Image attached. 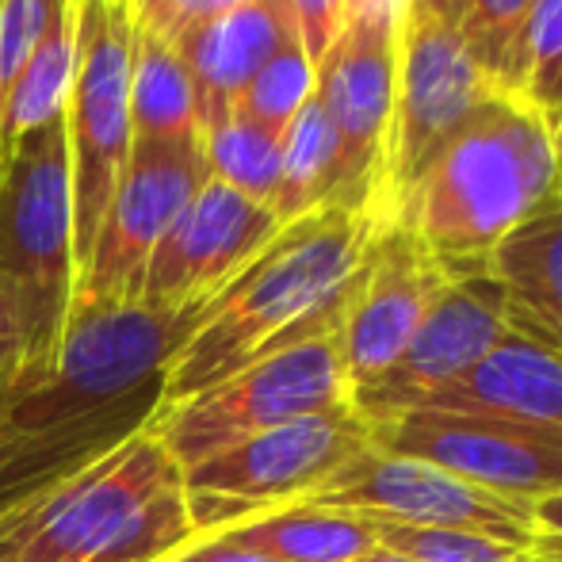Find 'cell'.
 <instances>
[{"instance_id": "1", "label": "cell", "mask_w": 562, "mask_h": 562, "mask_svg": "<svg viewBox=\"0 0 562 562\" xmlns=\"http://www.w3.org/2000/svg\"><path fill=\"white\" fill-rule=\"evenodd\" d=\"M192 314L74 306L46 375L0 386V517L149 429Z\"/></svg>"}, {"instance_id": "2", "label": "cell", "mask_w": 562, "mask_h": 562, "mask_svg": "<svg viewBox=\"0 0 562 562\" xmlns=\"http://www.w3.org/2000/svg\"><path fill=\"white\" fill-rule=\"evenodd\" d=\"M383 218L326 207L283 223L276 237L192 318L165 368L157 414L195 398L276 348L334 334L352 280Z\"/></svg>"}, {"instance_id": "3", "label": "cell", "mask_w": 562, "mask_h": 562, "mask_svg": "<svg viewBox=\"0 0 562 562\" xmlns=\"http://www.w3.org/2000/svg\"><path fill=\"white\" fill-rule=\"evenodd\" d=\"M559 184V123L517 92H494L386 203L383 223L406 229L456 280L486 272Z\"/></svg>"}, {"instance_id": "4", "label": "cell", "mask_w": 562, "mask_h": 562, "mask_svg": "<svg viewBox=\"0 0 562 562\" xmlns=\"http://www.w3.org/2000/svg\"><path fill=\"white\" fill-rule=\"evenodd\" d=\"M192 540L180 467L149 429L0 517V562H169Z\"/></svg>"}, {"instance_id": "5", "label": "cell", "mask_w": 562, "mask_h": 562, "mask_svg": "<svg viewBox=\"0 0 562 562\" xmlns=\"http://www.w3.org/2000/svg\"><path fill=\"white\" fill-rule=\"evenodd\" d=\"M77 295L74 169L66 112L0 157V306L20 340V371L46 375Z\"/></svg>"}, {"instance_id": "6", "label": "cell", "mask_w": 562, "mask_h": 562, "mask_svg": "<svg viewBox=\"0 0 562 562\" xmlns=\"http://www.w3.org/2000/svg\"><path fill=\"white\" fill-rule=\"evenodd\" d=\"M340 406H352V383L334 329L276 348L195 398L161 409L149 422V432L180 471H192L241 440Z\"/></svg>"}, {"instance_id": "7", "label": "cell", "mask_w": 562, "mask_h": 562, "mask_svg": "<svg viewBox=\"0 0 562 562\" xmlns=\"http://www.w3.org/2000/svg\"><path fill=\"white\" fill-rule=\"evenodd\" d=\"M371 445V432L352 406L299 417L218 456L180 471L200 536L252 520L260 513L303 505Z\"/></svg>"}, {"instance_id": "8", "label": "cell", "mask_w": 562, "mask_h": 562, "mask_svg": "<svg viewBox=\"0 0 562 562\" xmlns=\"http://www.w3.org/2000/svg\"><path fill=\"white\" fill-rule=\"evenodd\" d=\"M131 0H77V69L66 104L69 169H74L77 276L97 241L104 211L131 157Z\"/></svg>"}, {"instance_id": "9", "label": "cell", "mask_w": 562, "mask_h": 562, "mask_svg": "<svg viewBox=\"0 0 562 562\" xmlns=\"http://www.w3.org/2000/svg\"><path fill=\"white\" fill-rule=\"evenodd\" d=\"M494 92L505 89L482 74L451 23L429 12L422 0H402L394 31V100L379 172V218Z\"/></svg>"}, {"instance_id": "10", "label": "cell", "mask_w": 562, "mask_h": 562, "mask_svg": "<svg viewBox=\"0 0 562 562\" xmlns=\"http://www.w3.org/2000/svg\"><path fill=\"white\" fill-rule=\"evenodd\" d=\"M303 505L345 509L409 528H456L528 551L532 505L490 494L445 467L368 445Z\"/></svg>"}, {"instance_id": "11", "label": "cell", "mask_w": 562, "mask_h": 562, "mask_svg": "<svg viewBox=\"0 0 562 562\" xmlns=\"http://www.w3.org/2000/svg\"><path fill=\"white\" fill-rule=\"evenodd\" d=\"M207 180L200 142H134L92 252L77 276L74 306L138 303L157 241Z\"/></svg>"}, {"instance_id": "12", "label": "cell", "mask_w": 562, "mask_h": 562, "mask_svg": "<svg viewBox=\"0 0 562 562\" xmlns=\"http://www.w3.org/2000/svg\"><path fill=\"white\" fill-rule=\"evenodd\" d=\"M505 329H509V311L497 276L490 268L456 276L429 306L398 360L375 383L352 391V414L371 432L414 409H425L437 394L459 383Z\"/></svg>"}, {"instance_id": "13", "label": "cell", "mask_w": 562, "mask_h": 562, "mask_svg": "<svg viewBox=\"0 0 562 562\" xmlns=\"http://www.w3.org/2000/svg\"><path fill=\"white\" fill-rule=\"evenodd\" d=\"M371 445L429 459L513 502L532 505L540 497L562 494V429L482 414L414 409L383 429H371Z\"/></svg>"}, {"instance_id": "14", "label": "cell", "mask_w": 562, "mask_h": 562, "mask_svg": "<svg viewBox=\"0 0 562 562\" xmlns=\"http://www.w3.org/2000/svg\"><path fill=\"white\" fill-rule=\"evenodd\" d=\"M280 229L272 207L207 180L184 215L157 241L138 303L169 314H200Z\"/></svg>"}, {"instance_id": "15", "label": "cell", "mask_w": 562, "mask_h": 562, "mask_svg": "<svg viewBox=\"0 0 562 562\" xmlns=\"http://www.w3.org/2000/svg\"><path fill=\"white\" fill-rule=\"evenodd\" d=\"M448 280L406 229L391 223L375 229L337 322V348L352 391L375 383L398 360Z\"/></svg>"}, {"instance_id": "16", "label": "cell", "mask_w": 562, "mask_h": 562, "mask_svg": "<svg viewBox=\"0 0 562 562\" xmlns=\"http://www.w3.org/2000/svg\"><path fill=\"white\" fill-rule=\"evenodd\" d=\"M394 23L348 20L314 66V92L337 131L345 203L379 218V172L394 100Z\"/></svg>"}, {"instance_id": "17", "label": "cell", "mask_w": 562, "mask_h": 562, "mask_svg": "<svg viewBox=\"0 0 562 562\" xmlns=\"http://www.w3.org/2000/svg\"><path fill=\"white\" fill-rule=\"evenodd\" d=\"M425 409L562 429V348L509 326L459 383L437 394Z\"/></svg>"}, {"instance_id": "18", "label": "cell", "mask_w": 562, "mask_h": 562, "mask_svg": "<svg viewBox=\"0 0 562 562\" xmlns=\"http://www.w3.org/2000/svg\"><path fill=\"white\" fill-rule=\"evenodd\" d=\"M288 38H295V27L280 0H257L184 31L172 43L192 74L203 131L223 123L245 85Z\"/></svg>"}, {"instance_id": "19", "label": "cell", "mask_w": 562, "mask_h": 562, "mask_svg": "<svg viewBox=\"0 0 562 562\" xmlns=\"http://www.w3.org/2000/svg\"><path fill=\"white\" fill-rule=\"evenodd\" d=\"M509 326L562 348V184L490 257Z\"/></svg>"}, {"instance_id": "20", "label": "cell", "mask_w": 562, "mask_h": 562, "mask_svg": "<svg viewBox=\"0 0 562 562\" xmlns=\"http://www.w3.org/2000/svg\"><path fill=\"white\" fill-rule=\"evenodd\" d=\"M272 562H352L375 548V528L360 513L288 505L215 532Z\"/></svg>"}, {"instance_id": "21", "label": "cell", "mask_w": 562, "mask_h": 562, "mask_svg": "<svg viewBox=\"0 0 562 562\" xmlns=\"http://www.w3.org/2000/svg\"><path fill=\"white\" fill-rule=\"evenodd\" d=\"M326 207H348L345 203V169H340L337 131L322 108L318 92L299 108V115L283 131L280 149V180H276L272 215L295 223L303 215ZM352 211V207H348Z\"/></svg>"}, {"instance_id": "22", "label": "cell", "mask_w": 562, "mask_h": 562, "mask_svg": "<svg viewBox=\"0 0 562 562\" xmlns=\"http://www.w3.org/2000/svg\"><path fill=\"white\" fill-rule=\"evenodd\" d=\"M131 131L134 142H200V97L180 50L169 38L134 23L131 69Z\"/></svg>"}, {"instance_id": "23", "label": "cell", "mask_w": 562, "mask_h": 562, "mask_svg": "<svg viewBox=\"0 0 562 562\" xmlns=\"http://www.w3.org/2000/svg\"><path fill=\"white\" fill-rule=\"evenodd\" d=\"M77 69V0L54 12L43 43L35 46L31 61L23 66L20 81L8 92L4 115H0V157L35 126L50 123L66 112L69 89H74Z\"/></svg>"}, {"instance_id": "24", "label": "cell", "mask_w": 562, "mask_h": 562, "mask_svg": "<svg viewBox=\"0 0 562 562\" xmlns=\"http://www.w3.org/2000/svg\"><path fill=\"white\" fill-rule=\"evenodd\" d=\"M429 12L456 27L482 74L505 92L520 85V38L532 0H422Z\"/></svg>"}, {"instance_id": "25", "label": "cell", "mask_w": 562, "mask_h": 562, "mask_svg": "<svg viewBox=\"0 0 562 562\" xmlns=\"http://www.w3.org/2000/svg\"><path fill=\"white\" fill-rule=\"evenodd\" d=\"M200 146L211 180L272 207L283 149L280 131H268V126H257L241 115H226L223 123L200 134Z\"/></svg>"}, {"instance_id": "26", "label": "cell", "mask_w": 562, "mask_h": 562, "mask_svg": "<svg viewBox=\"0 0 562 562\" xmlns=\"http://www.w3.org/2000/svg\"><path fill=\"white\" fill-rule=\"evenodd\" d=\"M314 97V61L299 46V38H288L272 58L260 66V74L241 89L229 115H241L268 131H288V123L299 115V108Z\"/></svg>"}, {"instance_id": "27", "label": "cell", "mask_w": 562, "mask_h": 562, "mask_svg": "<svg viewBox=\"0 0 562 562\" xmlns=\"http://www.w3.org/2000/svg\"><path fill=\"white\" fill-rule=\"evenodd\" d=\"M517 97L551 119H562V0H532L520 38Z\"/></svg>"}, {"instance_id": "28", "label": "cell", "mask_w": 562, "mask_h": 562, "mask_svg": "<svg viewBox=\"0 0 562 562\" xmlns=\"http://www.w3.org/2000/svg\"><path fill=\"white\" fill-rule=\"evenodd\" d=\"M368 520L383 548L402 551V555L414 562H528V551L497 543L490 536L456 532V528H409L375 517Z\"/></svg>"}, {"instance_id": "29", "label": "cell", "mask_w": 562, "mask_h": 562, "mask_svg": "<svg viewBox=\"0 0 562 562\" xmlns=\"http://www.w3.org/2000/svg\"><path fill=\"white\" fill-rule=\"evenodd\" d=\"M61 4L66 0H0V115H4L8 92L20 81L23 66L43 43Z\"/></svg>"}, {"instance_id": "30", "label": "cell", "mask_w": 562, "mask_h": 562, "mask_svg": "<svg viewBox=\"0 0 562 562\" xmlns=\"http://www.w3.org/2000/svg\"><path fill=\"white\" fill-rule=\"evenodd\" d=\"M280 4L288 12L291 27H295L299 46L318 66L329 46L337 43V35L345 31L348 0H280Z\"/></svg>"}, {"instance_id": "31", "label": "cell", "mask_w": 562, "mask_h": 562, "mask_svg": "<svg viewBox=\"0 0 562 562\" xmlns=\"http://www.w3.org/2000/svg\"><path fill=\"white\" fill-rule=\"evenodd\" d=\"M245 4H257V0H157L146 15H138V27L142 31H154V35L169 38L177 43L184 31L200 27L207 20H218V15L234 12V8H245Z\"/></svg>"}, {"instance_id": "32", "label": "cell", "mask_w": 562, "mask_h": 562, "mask_svg": "<svg viewBox=\"0 0 562 562\" xmlns=\"http://www.w3.org/2000/svg\"><path fill=\"white\" fill-rule=\"evenodd\" d=\"M528 555L536 562H562V494L532 502V543Z\"/></svg>"}, {"instance_id": "33", "label": "cell", "mask_w": 562, "mask_h": 562, "mask_svg": "<svg viewBox=\"0 0 562 562\" xmlns=\"http://www.w3.org/2000/svg\"><path fill=\"white\" fill-rule=\"evenodd\" d=\"M169 562H272L249 548H237V543L223 540V536H200L184 551H177Z\"/></svg>"}, {"instance_id": "34", "label": "cell", "mask_w": 562, "mask_h": 562, "mask_svg": "<svg viewBox=\"0 0 562 562\" xmlns=\"http://www.w3.org/2000/svg\"><path fill=\"white\" fill-rule=\"evenodd\" d=\"M15 371H20V340H15L12 322H8L4 306H0V386L12 383Z\"/></svg>"}, {"instance_id": "35", "label": "cell", "mask_w": 562, "mask_h": 562, "mask_svg": "<svg viewBox=\"0 0 562 562\" xmlns=\"http://www.w3.org/2000/svg\"><path fill=\"white\" fill-rule=\"evenodd\" d=\"M402 12V0H348V20H375V23H394Z\"/></svg>"}, {"instance_id": "36", "label": "cell", "mask_w": 562, "mask_h": 562, "mask_svg": "<svg viewBox=\"0 0 562 562\" xmlns=\"http://www.w3.org/2000/svg\"><path fill=\"white\" fill-rule=\"evenodd\" d=\"M352 562H414V559H406L402 551H394V548H383V543H375V548L368 551V555H360V559H352Z\"/></svg>"}, {"instance_id": "37", "label": "cell", "mask_w": 562, "mask_h": 562, "mask_svg": "<svg viewBox=\"0 0 562 562\" xmlns=\"http://www.w3.org/2000/svg\"><path fill=\"white\" fill-rule=\"evenodd\" d=\"M154 4H157V0H131V8H134V20H138V15H146Z\"/></svg>"}, {"instance_id": "38", "label": "cell", "mask_w": 562, "mask_h": 562, "mask_svg": "<svg viewBox=\"0 0 562 562\" xmlns=\"http://www.w3.org/2000/svg\"><path fill=\"white\" fill-rule=\"evenodd\" d=\"M528 562H536V559H532V555H528Z\"/></svg>"}]
</instances>
